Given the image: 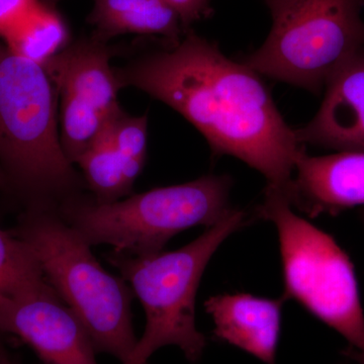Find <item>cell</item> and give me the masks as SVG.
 <instances>
[{
	"mask_svg": "<svg viewBox=\"0 0 364 364\" xmlns=\"http://www.w3.org/2000/svg\"><path fill=\"white\" fill-rule=\"evenodd\" d=\"M133 86L186 117L215 155L245 162L284 189L305 154L257 72L228 58L214 43L186 33L168 51L155 53L117 71Z\"/></svg>",
	"mask_w": 364,
	"mask_h": 364,
	"instance_id": "obj_1",
	"label": "cell"
},
{
	"mask_svg": "<svg viewBox=\"0 0 364 364\" xmlns=\"http://www.w3.org/2000/svg\"><path fill=\"white\" fill-rule=\"evenodd\" d=\"M58 92L44 66L0 43V164L28 208H58L83 181L67 159Z\"/></svg>",
	"mask_w": 364,
	"mask_h": 364,
	"instance_id": "obj_2",
	"label": "cell"
},
{
	"mask_svg": "<svg viewBox=\"0 0 364 364\" xmlns=\"http://www.w3.org/2000/svg\"><path fill=\"white\" fill-rule=\"evenodd\" d=\"M11 233L32 251L43 274L85 328L97 353L124 364L135 348L133 289L100 265L91 246L56 208H28Z\"/></svg>",
	"mask_w": 364,
	"mask_h": 364,
	"instance_id": "obj_3",
	"label": "cell"
},
{
	"mask_svg": "<svg viewBox=\"0 0 364 364\" xmlns=\"http://www.w3.org/2000/svg\"><path fill=\"white\" fill-rule=\"evenodd\" d=\"M235 208L196 240L177 250L132 256L112 250L107 259L121 273L142 304L145 330L124 364H148L158 349L177 346L191 363L202 358L207 339L196 322L200 279L223 242L250 221Z\"/></svg>",
	"mask_w": 364,
	"mask_h": 364,
	"instance_id": "obj_4",
	"label": "cell"
},
{
	"mask_svg": "<svg viewBox=\"0 0 364 364\" xmlns=\"http://www.w3.org/2000/svg\"><path fill=\"white\" fill-rule=\"evenodd\" d=\"M231 188L230 176H205L112 203L79 195L57 212L91 247L105 244L128 255L149 256L162 252L177 234L214 226L231 214Z\"/></svg>",
	"mask_w": 364,
	"mask_h": 364,
	"instance_id": "obj_5",
	"label": "cell"
},
{
	"mask_svg": "<svg viewBox=\"0 0 364 364\" xmlns=\"http://www.w3.org/2000/svg\"><path fill=\"white\" fill-rule=\"evenodd\" d=\"M256 215L277 227L286 299L364 348V314L350 258L332 236L299 217L282 189L268 186Z\"/></svg>",
	"mask_w": 364,
	"mask_h": 364,
	"instance_id": "obj_6",
	"label": "cell"
},
{
	"mask_svg": "<svg viewBox=\"0 0 364 364\" xmlns=\"http://www.w3.org/2000/svg\"><path fill=\"white\" fill-rule=\"evenodd\" d=\"M272 26L244 59L259 75L318 93L364 51L361 0H264Z\"/></svg>",
	"mask_w": 364,
	"mask_h": 364,
	"instance_id": "obj_7",
	"label": "cell"
},
{
	"mask_svg": "<svg viewBox=\"0 0 364 364\" xmlns=\"http://www.w3.org/2000/svg\"><path fill=\"white\" fill-rule=\"evenodd\" d=\"M58 92L60 138L67 159L76 164L88 146L122 111L121 85L105 42L81 40L44 65Z\"/></svg>",
	"mask_w": 364,
	"mask_h": 364,
	"instance_id": "obj_8",
	"label": "cell"
},
{
	"mask_svg": "<svg viewBox=\"0 0 364 364\" xmlns=\"http://www.w3.org/2000/svg\"><path fill=\"white\" fill-rule=\"evenodd\" d=\"M0 332L30 345L45 364H97L85 328L46 277L18 293L0 294Z\"/></svg>",
	"mask_w": 364,
	"mask_h": 364,
	"instance_id": "obj_9",
	"label": "cell"
},
{
	"mask_svg": "<svg viewBox=\"0 0 364 364\" xmlns=\"http://www.w3.org/2000/svg\"><path fill=\"white\" fill-rule=\"evenodd\" d=\"M291 207L310 218L337 215L364 205V152L304 154L293 178L282 189Z\"/></svg>",
	"mask_w": 364,
	"mask_h": 364,
	"instance_id": "obj_10",
	"label": "cell"
},
{
	"mask_svg": "<svg viewBox=\"0 0 364 364\" xmlns=\"http://www.w3.org/2000/svg\"><path fill=\"white\" fill-rule=\"evenodd\" d=\"M326 88L312 121L294 130L299 142L336 152H364V51L351 59Z\"/></svg>",
	"mask_w": 364,
	"mask_h": 364,
	"instance_id": "obj_11",
	"label": "cell"
},
{
	"mask_svg": "<svg viewBox=\"0 0 364 364\" xmlns=\"http://www.w3.org/2000/svg\"><path fill=\"white\" fill-rule=\"evenodd\" d=\"M286 299L250 294H217L205 301L218 339L248 352L267 364H275Z\"/></svg>",
	"mask_w": 364,
	"mask_h": 364,
	"instance_id": "obj_12",
	"label": "cell"
},
{
	"mask_svg": "<svg viewBox=\"0 0 364 364\" xmlns=\"http://www.w3.org/2000/svg\"><path fill=\"white\" fill-rule=\"evenodd\" d=\"M95 39L105 41L126 33L159 36L171 47L186 32L178 16L162 0H93L90 14Z\"/></svg>",
	"mask_w": 364,
	"mask_h": 364,
	"instance_id": "obj_13",
	"label": "cell"
},
{
	"mask_svg": "<svg viewBox=\"0 0 364 364\" xmlns=\"http://www.w3.org/2000/svg\"><path fill=\"white\" fill-rule=\"evenodd\" d=\"M114 119L76 162L82 170L86 186L92 191L93 200L98 203L116 202L131 193L124 181L121 157L112 136Z\"/></svg>",
	"mask_w": 364,
	"mask_h": 364,
	"instance_id": "obj_14",
	"label": "cell"
},
{
	"mask_svg": "<svg viewBox=\"0 0 364 364\" xmlns=\"http://www.w3.org/2000/svg\"><path fill=\"white\" fill-rule=\"evenodd\" d=\"M6 39L9 49L44 66L65 48L67 28L58 14L39 4Z\"/></svg>",
	"mask_w": 364,
	"mask_h": 364,
	"instance_id": "obj_15",
	"label": "cell"
},
{
	"mask_svg": "<svg viewBox=\"0 0 364 364\" xmlns=\"http://www.w3.org/2000/svg\"><path fill=\"white\" fill-rule=\"evenodd\" d=\"M45 279L30 248L0 229V294H14Z\"/></svg>",
	"mask_w": 364,
	"mask_h": 364,
	"instance_id": "obj_16",
	"label": "cell"
},
{
	"mask_svg": "<svg viewBox=\"0 0 364 364\" xmlns=\"http://www.w3.org/2000/svg\"><path fill=\"white\" fill-rule=\"evenodd\" d=\"M112 136L119 157L127 186L132 191L143 171L147 156L148 117H131L119 112L112 124Z\"/></svg>",
	"mask_w": 364,
	"mask_h": 364,
	"instance_id": "obj_17",
	"label": "cell"
},
{
	"mask_svg": "<svg viewBox=\"0 0 364 364\" xmlns=\"http://www.w3.org/2000/svg\"><path fill=\"white\" fill-rule=\"evenodd\" d=\"M38 6L37 0H0V35H11Z\"/></svg>",
	"mask_w": 364,
	"mask_h": 364,
	"instance_id": "obj_18",
	"label": "cell"
},
{
	"mask_svg": "<svg viewBox=\"0 0 364 364\" xmlns=\"http://www.w3.org/2000/svg\"><path fill=\"white\" fill-rule=\"evenodd\" d=\"M176 11L184 31L212 14L210 0H162Z\"/></svg>",
	"mask_w": 364,
	"mask_h": 364,
	"instance_id": "obj_19",
	"label": "cell"
},
{
	"mask_svg": "<svg viewBox=\"0 0 364 364\" xmlns=\"http://www.w3.org/2000/svg\"><path fill=\"white\" fill-rule=\"evenodd\" d=\"M0 364H18V363H14L13 359L9 358V354H7V352H2V353H0Z\"/></svg>",
	"mask_w": 364,
	"mask_h": 364,
	"instance_id": "obj_20",
	"label": "cell"
},
{
	"mask_svg": "<svg viewBox=\"0 0 364 364\" xmlns=\"http://www.w3.org/2000/svg\"><path fill=\"white\" fill-rule=\"evenodd\" d=\"M355 356L360 364H364V348L363 350L358 351V353L355 354Z\"/></svg>",
	"mask_w": 364,
	"mask_h": 364,
	"instance_id": "obj_21",
	"label": "cell"
},
{
	"mask_svg": "<svg viewBox=\"0 0 364 364\" xmlns=\"http://www.w3.org/2000/svg\"><path fill=\"white\" fill-rule=\"evenodd\" d=\"M6 350V347H4V342H2V333L0 332V351Z\"/></svg>",
	"mask_w": 364,
	"mask_h": 364,
	"instance_id": "obj_22",
	"label": "cell"
}]
</instances>
